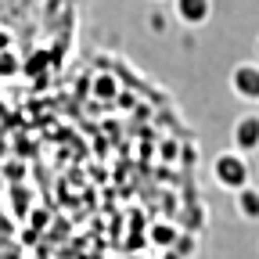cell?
I'll return each instance as SVG.
<instances>
[{
    "label": "cell",
    "instance_id": "obj_5",
    "mask_svg": "<svg viewBox=\"0 0 259 259\" xmlns=\"http://www.w3.org/2000/svg\"><path fill=\"white\" fill-rule=\"evenodd\" d=\"M234 209L245 223H259V187H252V184L238 187L234 191Z\"/></svg>",
    "mask_w": 259,
    "mask_h": 259
},
{
    "label": "cell",
    "instance_id": "obj_8",
    "mask_svg": "<svg viewBox=\"0 0 259 259\" xmlns=\"http://www.w3.org/2000/svg\"><path fill=\"white\" fill-rule=\"evenodd\" d=\"M255 47H259V44H255Z\"/></svg>",
    "mask_w": 259,
    "mask_h": 259
},
{
    "label": "cell",
    "instance_id": "obj_3",
    "mask_svg": "<svg viewBox=\"0 0 259 259\" xmlns=\"http://www.w3.org/2000/svg\"><path fill=\"white\" fill-rule=\"evenodd\" d=\"M231 148H238L241 155H255L259 151V112H245V115L234 119Z\"/></svg>",
    "mask_w": 259,
    "mask_h": 259
},
{
    "label": "cell",
    "instance_id": "obj_4",
    "mask_svg": "<svg viewBox=\"0 0 259 259\" xmlns=\"http://www.w3.org/2000/svg\"><path fill=\"white\" fill-rule=\"evenodd\" d=\"M173 15L187 25V29H198L209 22L212 15V0H173Z\"/></svg>",
    "mask_w": 259,
    "mask_h": 259
},
{
    "label": "cell",
    "instance_id": "obj_6",
    "mask_svg": "<svg viewBox=\"0 0 259 259\" xmlns=\"http://www.w3.org/2000/svg\"><path fill=\"white\" fill-rule=\"evenodd\" d=\"M151 238H155L158 245H166V248H169V245L177 241V231H173V227H166V223H158L155 231H151Z\"/></svg>",
    "mask_w": 259,
    "mask_h": 259
},
{
    "label": "cell",
    "instance_id": "obj_1",
    "mask_svg": "<svg viewBox=\"0 0 259 259\" xmlns=\"http://www.w3.org/2000/svg\"><path fill=\"white\" fill-rule=\"evenodd\" d=\"M248 177H252V169H248V155H241L238 148H227V151H220V155L212 158V180H216L223 191H238V187H245Z\"/></svg>",
    "mask_w": 259,
    "mask_h": 259
},
{
    "label": "cell",
    "instance_id": "obj_7",
    "mask_svg": "<svg viewBox=\"0 0 259 259\" xmlns=\"http://www.w3.org/2000/svg\"><path fill=\"white\" fill-rule=\"evenodd\" d=\"M97 94H101V97H112V94H115V79H108V76L97 79Z\"/></svg>",
    "mask_w": 259,
    "mask_h": 259
},
{
    "label": "cell",
    "instance_id": "obj_2",
    "mask_svg": "<svg viewBox=\"0 0 259 259\" xmlns=\"http://www.w3.org/2000/svg\"><path fill=\"white\" fill-rule=\"evenodd\" d=\"M231 90L241 101H259V61H238L231 69Z\"/></svg>",
    "mask_w": 259,
    "mask_h": 259
}]
</instances>
